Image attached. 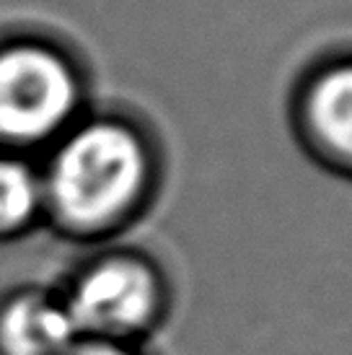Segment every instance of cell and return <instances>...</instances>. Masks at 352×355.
Listing matches in <instances>:
<instances>
[{
  "instance_id": "8992f818",
  "label": "cell",
  "mask_w": 352,
  "mask_h": 355,
  "mask_svg": "<svg viewBox=\"0 0 352 355\" xmlns=\"http://www.w3.org/2000/svg\"><path fill=\"white\" fill-rule=\"evenodd\" d=\"M44 213L42 171L16 153L0 156V236L19 234Z\"/></svg>"
},
{
  "instance_id": "52a82bcc",
  "label": "cell",
  "mask_w": 352,
  "mask_h": 355,
  "mask_svg": "<svg viewBox=\"0 0 352 355\" xmlns=\"http://www.w3.org/2000/svg\"><path fill=\"white\" fill-rule=\"evenodd\" d=\"M65 355H140L127 343H112V340H88L80 337Z\"/></svg>"
},
{
  "instance_id": "7a4b0ae2",
  "label": "cell",
  "mask_w": 352,
  "mask_h": 355,
  "mask_svg": "<svg viewBox=\"0 0 352 355\" xmlns=\"http://www.w3.org/2000/svg\"><path fill=\"white\" fill-rule=\"evenodd\" d=\"M80 104L73 62L49 44L0 47V146L31 148L60 138Z\"/></svg>"
},
{
  "instance_id": "5b68a950",
  "label": "cell",
  "mask_w": 352,
  "mask_h": 355,
  "mask_svg": "<svg viewBox=\"0 0 352 355\" xmlns=\"http://www.w3.org/2000/svg\"><path fill=\"white\" fill-rule=\"evenodd\" d=\"M313 140L340 164L352 166V65H337L313 80L306 96Z\"/></svg>"
},
{
  "instance_id": "6da1fadb",
  "label": "cell",
  "mask_w": 352,
  "mask_h": 355,
  "mask_svg": "<svg viewBox=\"0 0 352 355\" xmlns=\"http://www.w3.org/2000/svg\"><path fill=\"white\" fill-rule=\"evenodd\" d=\"M42 171L44 213L73 234L117 226L148 187L150 158L143 138L119 119L68 128Z\"/></svg>"
},
{
  "instance_id": "277c9868",
  "label": "cell",
  "mask_w": 352,
  "mask_h": 355,
  "mask_svg": "<svg viewBox=\"0 0 352 355\" xmlns=\"http://www.w3.org/2000/svg\"><path fill=\"white\" fill-rule=\"evenodd\" d=\"M78 340L62 296L26 291L0 306V355H65Z\"/></svg>"
},
{
  "instance_id": "3957f363",
  "label": "cell",
  "mask_w": 352,
  "mask_h": 355,
  "mask_svg": "<svg viewBox=\"0 0 352 355\" xmlns=\"http://www.w3.org/2000/svg\"><path fill=\"white\" fill-rule=\"evenodd\" d=\"M80 337L127 343L153 324L161 306L156 272L135 257H107L88 265L62 293Z\"/></svg>"
}]
</instances>
